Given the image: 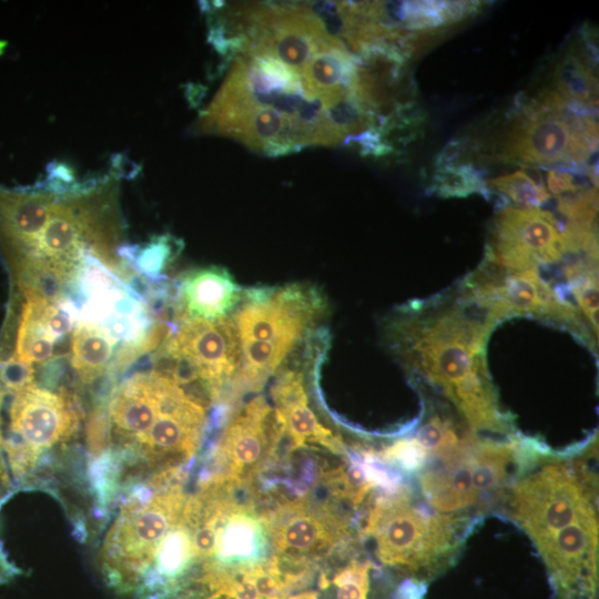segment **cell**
I'll use <instances>...</instances> for the list:
<instances>
[{"mask_svg":"<svg viewBox=\"0 0 599 599\" xmlns=\"http://www.w3.org/2000/svg\"><path fill=\"white\" fill-rule=\"evenodd\" d=\"M427 453L415 439L399 440L384 451V458L397 461L406 468L418 467L424 463Z\"/></svg>","mask_w":599,"mask_h":599,"instance_id":"obj_25","label":"cell"},{"mask_svg":"<svg viewBox=\"0 0 599 599\" xmlns=\"http://www.w3.org/2000/svg\"><path fill=\"white\" fill-rule=\"evenodd\" d=\"M579 50L570 49L556 64L552 82L558 94L571 103L593 109L597 104V78Z\"/></svg>","mask_w":599,"mask_h":599,"instance_id":"obj_19","label":"cell"},{"mask_svg":"<svg viewBox=\"0 0 599 599\" xmlns=\"http://www.w3.org/2000/svg\"><path fill=\"white\" fill-rule=\"evenodd\" d=\"M515 451L511 444L468 438L441 465L422 474L426 500L445 514H458L478 504L504 485Z\"/></svg>","mask_w":599,"mask_h":599,"instance_id":"obj_9","label":"cell"},{"mask_svg":"<svg viewBox=\"0 0 599 599\" xmlns=\"http://www.w3.org/2000/svg\"><path fill=\"white\" fill-rule=\"evenodd\" d=\"M508 511L541 547L562 528L596 512L585 466L552 460L534 469L515 485Z\"/></svg>","mask_w":599,"mask_h":599,"instance_id":"obj_8","label":"cell"},{"mask_svg":"<svg viewBox=\"0 0 599 599\" xmlns=\"http://www.w3.org/2000/svg\"><path fill=\"white\" fill-rule=\"evenodd\" d=\"M325 311V298L309 284L244 291L232 315L242 354L235 385L244 390L258 389Z\"/></svg>","mask_w":599,"mask_h":599,"instance_id":"obj_2","label":"cell"},{"mask_svg":"<svg viewBox=\"0 0 599 599\" xmlns=\"http://www.w3.org/2000/svg\"><path fill=\"white\" fill-rule=\"evenodd\" d=\"M455 520L429 514L406 494L383 497L370 510L366 532L378 559L393 568L427 578L451 558Z\"/></svg>","mask_w":599,"mask_h":599,"instance_id":"obj_6","label":"cell"},{"mask_svg":"<svg viewBox=\"0 0 599 599\" xmlns=\"http://www.w3.org/2000/svg\"><path fill=\"white\" fill-rule=\"evenodd\" d=\"M244 298V290L221 266H204L184 273L175 294V318L219 321L232 316Z\"/></svg>","mask_w":599,"mask_h":599,"instance_id":"obj_15","label":"cell"},{"mask_svg":"<svg viewBox=\"0 0 599 599\" xmlns=\"http://www.w3.org/2000/svg\"><path fill=\"white\" fill-rule=\"evenodd\" d=\"M14 575V570L11 565L7 562L3 555L0 552V582L7 580Z\"/></svg>","mask_w":599,"mask_h":599,"instance_id":"obj_28","label":"cell"},{"mask_svg":"<svg viewBox=\"0 0 599 599\" xmlns=\"http://www.w3.org/2000/svg\"><path fill=\"white\" fill-rule=\"evenodd\" d=\"M567 254L564 230L550 212L507 205L493 221L484 261L522 271L557 263Z\"/></svg>","mask_w":599,"mask_h":599,"instance_id":"obj_12","label":"cell"},{"mask_svg":"<svg viewBox=\"0 0 599 599\" xmlns=\"http://www.w3.org/2000/svg\"><path fill=\"white\" fill-rule=\"evenodd\" d=\"M205 424V407L181 387L142 438L120 478L138 483L149 475L180 469L199 450Z\"/></svg>","mask_w":599,"mask_h":599,"instance_id":"obj_11","label":"cell"},{"mask_svg":"<svg viewBox=\"0 0 599 599\" xmlns=\"http://www.w3.org/2000/svg\"><path fill=\"white\" fill-rule=\"evenodd\" d=\"M75 397L32 384L14 394L10 407V437L3 439L11 469L20 479L37 465L40 456L69 440L80 424Z\"/></svg>","mask_w":599,"mask_h":599,"instance_id":"obj_10","label":"cell"},{"mask_svg":"<svg viewBox=\"0 0 599 599\" xmlns=\"http://www.w3.org/2000/svg\"><path fill=\"white\" fill-rule=\"evenodd\" d=\"M3 402V392H0V446H3V437L1 433V424H2V417H1V407Z\"/></svg>","mask_w":599,"mask_h":599,"instance_id":"obj_29","label":"cell"},{"mask_svg":"<svg viewBox=\"0 0 599 599\" xmlns=\"http://www.w3.org/2000/svg\"><path fill=\"white\" fill-rule=\"evenodd\" d=\"M432 189L441 196H466L474 192H488L479 173L470 164L443 165L434 176Z\"/></svg>","mask_w":599,"mask_h":599,"instance_id":"obj_22","label":"cell"},{"mask_svg":"<svg viewBox=\"0 0 599 599\" xmlns=\"http://www.w3.org/2000/svg\"><path fill=\"white\" fill-rule=\"evenodd\" d=\"M115 339L101 325L81 321L71 334V364L84 384L104 375L111 367Z\"/></svg>","mask_w":599,"mask_h":599,"instance_id":"obj_18","label":"cell"},{"mask_svg":"<svg viewBox=\"0 0 599 599\" xmlns=\"http://www.w3.org/2000/svg\"><path fill=\"white\" fill-rule=\"evenodd\" d=\"M496 325L458 288L397 308L383 324L384 341L412 374L439 389L474 430L508 434L487 361Z\"/></svg>","mask_w":599,"mask_h":599,"instance_id":"obj_1","label":"cell"},{"mask_svg":"<svg viewBox=\"0 0 599 599\" xmlns=\"http://www.w3.org/2000/svg\"><path fill=\"white\" fill-rule=\"evenodd\" d=\"M488 185L490 190L511 200L517 207H539L550 199L546 186L524 170L494 177L489 180Z\"/></svg>","mask_w":599,"mask_h":599,"instance_id":"obj_21","label":"cell"},{"mask_svg":"<svg viewBox=\"0 0 599 599\" xmlns=\"http://www.w3.org/2000/svg\"><path fill=\"white\" fill-rule=\"evenodd\" d=\"M284 429L263 396L242 406L225 426L217 448L220 470L210 478L240 484L251 478L274 451Z\"/></svg>","mask_w":599,"mask_h":599,"instance_id":"obj_13","label":"cell"},{"mask_svg":"<svg viewBox=\"0 0 599 599\" xmlns=\"http://www.w3.org/2000/svg\"><path fill=\"white\" fill-rule=\"evenodd\" d=\"M546 189L549 194L558 197L569 195L583 189L576 176L566 170L550 169L546 174Z\"/></svg>","mask_w":599,"mask_h":599,"instance_id":"obj_26","label":"cell"},{"mask_svg":"<svg viewBox=\"0 0 599 599\" xmlns=\"http://www.w3.org/2000/svg\"><path fill=\"white\" fill-rule=\"evenodd\" d=\"M567 287L573 295L577 307L598 338V278L597 258L580 256L565 268Z\"/></svg>","mask_w":599,"mask_h":599,"instance_id":"obj_20","label":"cell"},{"mask_svg":"<svg viewBox=\"0 0 599 599\" xmlns=\"http://www.w3.org/2000/svg\"><path fill=\"white\" fill-rule=\"evenodd\" d=\"M48 300L28 297L18 328L16 356L26 363L43 364L62 354L58 349L60 339L50 327L45 315Z\"/></svg>","mask_w":599,"mask_h":599,"instance_id":"obj_17","label":"cell"},{"mask_svg":"<svg viewBox=\"0 0 599 599\" xmlns=\"http://www.w3.org/2000/svg\"><path fill=\"white\" fill-rule=\"evenodd\" d=\"M33 365L17 356L9 359L0 368V386L4 392L17 394L33 384Z\"/></svg>","mask_w":599,"mask_h":599,"instance_id":"obj_24","label":"cell"},{"mask_svg":"<svg viewBox=\"0 0 599 599\" xmlns=\"http://www.w3.org/2000/svg\"><path fill=\"white\" fill-rule=\"evenodd\" d=\"M274 410L284 434L291 439V448H300L306 443H316L333 453H343L342 441L317 419L308 407L303 375L296 369L281 373L272 388Z\"/></svg>","mask_w":599,"mask_h":599,"instance_id":"obj_16","label":"cell"},{"mask_svg":"<svg viewBox=\"0 0 599 599\" xmlns=\"http://www.w3.org/2000/svg\"><path fill=\"white\" fill-rule=\"evenodd\" d=\"M457 288L495 325L515 316L539 318L569 331L597 354V337L581 312L538 268L512 271L483 261Z\"/></svg>","mask_w":599,"mask_h":599,"instance_id":"obj_4","label":"cell"},{"mask_svg":"<svg viewBox=\"0 0 599 599\" xmlns=\"http://www.w3.org/2000/svg\"><path fill=\"white\" fill-rule=\"evenodd\" d=\"M170 254L171 247L166 242V238H160L156 243H153L142 252L139 263L140 267L145 271V273H158L164 267Z\"/></svg>","mask_w":599,"mask_h":599,"instance_id":"obj_27","label":"cell"},{"mask_svg":"<svg viewBox=\"0 0 599 599\" xmlns=\"http://www.w3.org/2000/svg\"><path fill=\"white\" fill-rule=\"evenodd\" d=\"M180 469L160 473L135 487L120 506L99 554L105 583L131 597L158 545L176 524L186 497Z\"/></svg>","mask_w":599,"mask_h":599,"instance_id":"obj_3","label":"cell"},{"mask_svg":"<svg viewBox=\"0 0 599 599\" xmlns=\"http://www.w3.org/2000/svg\"><path fill=\"white\" fill-rule=\"evenodd\" d=\"M369 562L354 561L333 579L337 587L336 599H367L369 590Z\"/></svg>","mask_w":599,"mask_h":599,"instance_id":"obj_23","label":"cell"},{"mask_svg":"<svg viewBox=\"0 0 599 599\" xmlns=\"http://www.w3.org/2000/svg\"><path fill=\"white\" fill-rule=\"evenodd\" d=\"M277 558H286L294 567H306L337 546L347 535V524L328 507L306 499L283 504L261 517Z\"/></svg>","mask_w":599,"mask_h":599,"instance_id":"obj_14","label":"cell"},{"mask_svg":"<svg viewBox=\"0 0 599 599\" xmlns=\"http://www.w3.org/2000/svg\"><path fill=\"white\" fill-rule=\"evenodd\" d=\"M242 362L233 316L219 321H183L155 355V370L180 385L204 407L235 379Z\"/></svg>","mask_w":599,"mask_h":599,"instance_id":"obj_5","label":"cell"},{"mask_svg":"<svg viewBox=\"0 0 599 599\" xmlns=\"http://www.w3.org/2000/svg\"><path fill=\"white\" fill-rule=\"evenodd\" d=\"M591 116L541 108L532 99L496 135L490 150L497 160L527 165L585 163L597 148Z\"/></svg>","mask_w":599,"mask_h":599,"instance_id":"obj_7","label":"cell"}]
</instances>
